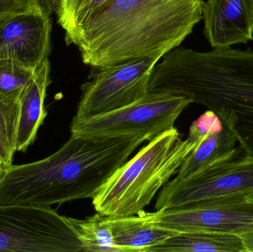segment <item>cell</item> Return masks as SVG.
I'll list each match as a JSON object with an SVG mask.
<instances>
[{
    "mask_svg": "<svg viewBox=\"0 0 253 252\" xmlns=\"http://www.w3.org/2000/svg\"><path fill=\"white\" fill-rule=\"evenodd\" d=\"M138 216L147 223L177 232L214 231L243 235L253 232V203L240 195Z\"/></svg>",
    "mask_w": 253,
    "mask_h": 252,
    "instance_id": "9",
    "label": "cell"
},
{
    "mask_svg": "<svg viewBox=\"0 0 253 252\" xmlns=\"http://www.w3.org/2000/svg\"><path fill=\"white\" fill-rule=\"evenodd\" d=\"M34 72L11 59H0V93L25 87Z\"/></svg>",
    "mask_w": 253,
    "mask_h": 252,
    "instance_id": "19",
    "label": "cell"
},
{
    "mask_svg": "<svg viewBox=\"0 0 253 252\" xmlns=\"http://www.w3.org/2000/svg\"><path fill=\"white\" fill-rule=\"evenodd\" d=\"M152 71L148 93L184 96L215 112L253 159V51L175 48Z\"/></svg>",
    "mask_w": 253,
    "mask_h": 252,
    "instance_id": "1",
    "label": "cell"
},
{
    "mask_svg": "<svg viewBox=\"0 0 253 252\" xmlns=\"http://www.w3.org/2000/svg\"><path fill=\"white\" fill-rule=\"evenodd\" d=\"M146 141L142 136H71L47 158L6 169L0 179V205L50 207L93 199Z\"/></svg>",
    "mask_w": 253,
    "mask_h": 252,
    "instance_id": "2",
    "label": "cell"
},
{
    "mask_svg": "<svg viewBox=\"0 0 253 252\" xmlns=\"http://www.w3.org/2000/svg\"><path fill=\"white\" fill-rule=\"evenodd\" d=\"M22 89L0 93V161L5 169L16 152Z\"/></svg>",
    "mask_w": 253,
    "mask_h": 252,
    "instance_id": "16",
    "label": "cell"
},
{
    "mask_svg": "<svg viewBox=\"0 0 253 252\" xmlns=\"http://www.w3.org/2000/svg\"><path fill=\"white\" fill-rule=\"evenodd\" d=\"M253 192V159L242 146L187 180L172 179L156 198V210Z\"/></svg>",
    "mask_w": 253,
    "mask_h": 252,
    "instance_id": "7",
    "label": "cell"
},
{
    "mask_svg": "<svg viewBox=\"0 0 253 252\" xmlns=\"http://www.w3.org/2000/svg\"><path fill=\"white\" fill-rule=\"evenodd\" d=\"M223 127L224 123L220 117L213 111L208 109L192 123L188 137L200 142L209 133L221 132Z\"/></svg>",
    "mask_w": 253,
    "mask_h": 252,
    "instance_id": "20",
    "label": "cell"
},
{
    "mask_svg": "<svg viewBox=\"0 0 253 252\" xmlns=\"http://www.w3.org/2000/svg\"><path fill=\"white\" fill-rule=\"evenodd\" d=\"M192 103L184 96L147 93L142 99L113 112L71 124V136L85 138L142 136L151 141L174 128L183 111Z\"/></svg>",
    "mask_w": 253,
    "mask_h": 252,
    "instance_id": "5",
    "label": "cell"
},
{
    "mask_svg": "<svg viewBox=\"0 0 253 252\" xmlns=\"http://www.w3.org/2000/svg\"><path fill=\"white\" fill-rule=\"evenodd\" d=\"M199 142L189 137L182 140L175 127L149 141L95 195V210L105 217L137 216L169 179L178 174Z\"/></svg>",
    "mask_w": 253,
    "mask_h": 252,
    "instance_id": "4",
    "label": "cell"
},
{
    "mask_svg": "<svg viewBox=\"0 0 253 252\" xmlns=\"http://www.w3.org/2000/svg\"><path fill=\"white\" fill-rule=\"evenodd\" d=\"M202 19L205 36L213 49L253 39V0H207Z\"/></svg>",
    "mask_w": 253,
    "mask_h": 252,
    "instance_id": "11",
    "label": "cell"
},
{
    "mask_svg": "<svg viewBox=\"0 0 253 252\" xmlns=\"http://www.w3.org/2000/svg\"><path fill=\"white\" fill-rule=\"evenodd\" d=\"M166 53L161 51L111 66L95 68L88 81L82 86L83 95L73 120L84 121L142 99L148 93L153 68Z\"/></svg>",
    "mask_w": 253,
    "mask_h": 252,
    "instance_id": "8",
    "label": "cell"
},
{
    "mask_svg": "<svg viewBox=\"0 0 253 252\" xmlns=\"http://www.w3.org/2000/svg\"><path fill=\"white\" fill-rule=\"evenodd\" d=\"M247 252L242 237L214 231L178 232L150 252Z\"/></svg>",
    "mask_w": 253,
    "mask_h": 252,
    "instance_id": "14",
    "label": "cell"
},
{
    "mask_svg": "<svg viewBox=\"0 0 253 252\" xmlns=\"http://www.w3.org/2000/svg\"><path fill=\"white\" fill-rule=\"evenodd\" d=\"M34 4L47 16L57 14L59 7V0H32Z\"/></svg>",
    "mask_w": 253,
    "mask_h": 252,
    "instance_id": "22",
    "label": "cell"
},
{
    "mask_svg": "<svg viewBox=\"0 0 253 252\" xmlns=\"http://www.w3.org/2000/svg\"><path fill=\"white\" fill-rule=\"evenodd\" d=\"M51 18L38 7L0 22V59H8L35 71L48 59Z\"/></svg>",
    "mask_w": 253,
    "mask_h": 252,
    "instance_id": "10",
    "label": "cell"
},
{
    "mask_svg": "<svg viewBox=\"0 0 253 252\" xmlns=\"http://www.w3.org/2000/svg\"><path fill=\"white\" fill-rule=\"evenodd\" d=\"M114 0H59L58 23L65 33L67 44H73L79 31Z\"/></svg>",
    "mask_w": 253,
    "mask_h": 252,
    "instance_id": "17",
    "label": "cell"
},
{
    "mask_svg": "<svg viewBox=\"0 0 253 252\" xmlns=\"http://www.w3.org/2000/svg\"><path fill=\"white\" fill-rule=\"evenodd\" d=\"M0 169H5L4 166L2 165V164H1V161H0Z\"/></svg>",
    "mask_w": 253,
    "mask_h": 252,
    "instance_id": "26",
    "label": "cell"
},
{
    "mask_svg": "<svg viewBox=\"0 0 253 252\" xmlns=\"http://www.w3.org/2000/svg\"><path fill=\"white\" fill-rule=\"evenodd\" d=\"M83 246V252H121L114 245L111 227L106 217L96 213L85 219L68 217Z\"/></svg>",
    "mask_w": 253,
    "mask_h": 252,
    "instance_id": "18",
    "label": "cell"
},
{
    "mask_svg": "<svg viewBox=\"0 0 253 252\" xmlns=\"http://www.w3.org/2000/svg\"><path fill=\"white\" fill-rule=\"evenodd\" d=\"M50 62L44 61L34 71L21 95V115L18 130L16 151L25 152L34 143L37 131L47 116L44 99L50 84Z\"/></svg>",
    "mask_w": 253,
    "mask_h": 252,
    "instance_id": "12",
    "label": "cell"
},
{
    "mask_svg": "<svg viewBox=\"0 0 253 252\" xmlns=\"http://www.w3.org/2000/svg\"><path fill=\"white\" fill-rule=\"evenodd\" d=\"M204 0H114L76 36L83 62L93 68L168 53L202 19Z\"/></svg>",
    "mask_w": 253,
    "mask_h": 252,
    "instance_id": "3",
    "label": "cell"
},
{
    "mask_svg": "<svg viewBox=\"0 0 253 252\" xmlns=\"http://www.w3.org/2000/svg\"><path fill=\"white\" fill-rule=\"evenodd\" d=\"M247 252H253V232L241 235Z\"/></svg>",
    "mask_w": 253,
    "mask_h": 252,
    "instance_id": "23",
    "label": "cell"
},
{
    "mask_svg": "<svg viewBox=\"0 0 253 252\" xmlns=\"http://www.w3.org/2000/svg\"><path fill=\"white\" fill-rule=\"evenodd\" d=\"M5 170L6 169H0V179L2 177L3 173H4V170Z\"/></svg>",
    "mask_w": 253,
    "mask_h": 252,
    "instance_id": "25",
    "label": "cell"
},
{
    "mask_svg": "<svg viewBox=\"0 0 253 252\" xmlns=\"http://www.w3.org/2000/svg\"><path fill=\"white\" fill-rule=\"evenodd\" d=\"M247 198H248V201L253 203V192L250 193L249 195H247Z\"/></svg>",
    "mask_w": 253,
    "mask_h": 252,
    "instance_id": "24",
    "label": "cell"
},
{
    "mask_svg": "<svg viewBox=\"0 0 253 252\" xmlns=\"http://www.w3.org/2000/svg\"><path fill=\"white\" fill-rule=\"evenodd\" d=\"M114 245L121 252H150L177 232L150 224L137 216L106 217Z\"/></svg>",
    "mask_w": 253,
    "mask_h": 252,
    "instance_id": "13",
    "label": "cell"
},
{
    "mask_svg": "<svg viewBox=\"0 0 253 252\" xmlns=\"http://www.w3.org/2000/svg\"><path fill=\"white\" fill-rule=\"evenodd\" d=\"M237 139L230 127L224 123L221 132L205 136L183 163L175 179L187 180L208 166L231 153L236 147Z\"/></svg>",
    "mask_w": 253,
    "mask_h": 252,
    "instance_id": "15",
    "label": "cell"
},
{
    "mask_svg": "<svg viewBox=\"0 0 253 252\" xmlns=\"http://www.w3.org/2000/svg\"><path fill=\"white\" fill-rule=\"evenodd\" d=\"M37 7L32 0H0V22L6 18Z\"/></svg>",
    "mask_w": 253,
    "mask_h": 252,
    "instance_id": "21",
    "label": "cell"
},
{
    "mask_svg": "<svg viewBox=\"0 0 253 252\" xmlns=\"http://www.w3.org/2000/svg\"><path fill=\"white\" fill-rule=\"evenodd\" d=\"M0 252H78L83 246L68 217L50 207L0 205Z\"/></svg>",
    "mask_w": 253,
    "mask_h": 252,
    "instance_id": "6",
    "label": "cell"
}]
</instances>
